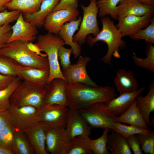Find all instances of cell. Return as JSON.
Returning <instances> with one entry per match:
<instances>
[{
	"instance_id": "1",
	"label": "cell",
	"mask_w": 154,
	"mask_h": 154,
	"mask_svg": "<svg viewBox=\"0 0 154 154\" xmlns=\"http://www.w3.org/2000/svg\"><path fill=\"white\" fill-rule=\"evenodd\" d=\"M68 107L79 110L88 108L115 98V89L108 85L94 87L82 83L68 84L66 88Z\"/></svg>"
},
{
	"instance_id": "2",
	"label": "cell",
	"mask_w": 154,
	"mask_h": 154,
	"mask_svg": "<svg viewBox=\"0 0 154 154\" xmlns=\"http://www.w3.org/2000/svg\"><path fill=\"white\" fill-rule=\"evenodd\" d=\"M29 42L15 40L7 43L0 49V54L8 57L22 66L49 70L46 54L35 52Z\"/></svg>"
},
{
	"instance_id": "3",
	"label": "cell",
	"mask_w": 154,
	"mask_h": 154,
	"mask_svg": "<svg viewBox=\"0 0 154 154\" xmlns=\"http://www.w3.org/2000/svg\"><path fill=\"white\" fill-rule=\"evenodd\" d=\"M102 29L95 37L88 35L86 38L87 44L90 47L93 46L97 41H102L105 42L108 47L106 54L101 59L104 63L112 65V56L120 58V50L125 48L126 42L122 39L121 33L114 25L112 20L109 16H105L101 19Z\"/></svg>"
},
{
	"instance_id": "4",
	"label": "cell",
	"mask_w": 154,
	"mask_h": 154,
	"mask_svg": "<svg viewBox=\"0 0 154 154\" xmlns=\"http://www.w3.org/2000/svg\"><path fill=\"white\" fill-rule=\"evenodd\" d=\"M36 39L35 44L40 51L46 53L48 58L50 71L48 83L56 78L66 81L60 68L58 56L59 47L65 44L64 41L58 35L49 33L39 35Z\"/></svg>"
},
{
	"instance_id": "5",
	"label": "cell",
	"mask_w": 154,
	"mask_h": 154,
	"mask_svg": "<svg viewBox=\"0 0 154 154\" xmlns=\"http://www.w3.org/2000/svg\"><path fill=\"white\" fill-rule=\"evenodd\" d=\"M45 93L44 87L22 81L11 94L10 104L17 107L31 106L37 109L44 104Z\"/></svg>"
},
{
	"instance_id": "6",
	"label": "cell",
	"mask_w": 154,
	"mask_h": 154,
	"mask_svg": "<svg viewBox=\"0 0 154 154\" xmlns=\"http://www.w3.org/2000/svg\"><path fill=\"white\" fill-rule=\"evenodd\" d=\"M78 111L92 128L114 130L117 116L109 112L105 102L97 103L88 108Z\"/></svg>"
},
{
	"instance_id": "7",
	"label": "cell",
	"mask_w": 154,
	"mask_h": 154,
	"mask_svg": "<svg viewBox=\"0 0 154 154\" xmlns=\"http://www.w3.org/2000/svg\"><path fill=\"white\" fill-rule=\"evenodd\" d=\"M89 4L85 6L81 4L83 11V17L79 30L73 36V41L80 45L84 44L87 36L92 34L96 36L100 31L97 21L98 8L97 0H90Z\"/></svg>"
},
{
	"instance_id": "8",
	"label": "cell",
	"mask_w": 154,
	"mask_h": 154,
	"mask_svg": "<svg viewBox=\"0 0 154 154\" xmlns=\"http://www.w3.org/2000/svg\"><path fill=\"white\" fill-rule=\"evenodd\" d=\"M70 108L58 104H43L37 109L38 123L46 127L66 128Z\"/></svg>"
},
{
	"instance_id": "9",
	"label": "cell",
	"mask_w": 154,
	"mask_h": 154,
	"mask_svg": "<svg viewBox=\"0 0 154 154\" xmlns=\"http://www.w3.org/2000/svg\"><path fill=\"white\" fill-rule=\"evenodd\" d=\"M7 110L16 131L24 132L38 123L37 108L34 107H17L10 104Z\"/></svg>"
},
{
	"instance_id": "10",
	"label": "cell",
	"mask_w": 154,
	"mask_h": 154,
	"mask_svg": "<svg viewBox=\"0 0 154 154\" xmlns=\"http://www.w3.org/2000/svg\"><path fill=\"white\" fill-rule=\"evenodd\" d=\"M90 60L89 57L80 55L76 63L71 64L67 69L62 70L68 84L80 83L94 87L98 86L90 78L87 72L86 66Z\"/></svg>"
},
{
	"instance_id": "11",
	"label": "cell",
	"mask_w": 154,
	"mask_h": 154,
	"mask_svg": "<svg viewBox=\"0 0 154 154\" xmlns=\"http://www.w3.org/2000/svg\"><path fill=\"white\" fill-rule=\"evenodd\" d=\"M79 12L77 9H65L51 12L43 25L48 33L58 35L63 25L67 22L77 19Z\"/></svg>"
},
{
	"instance_id": "12",
	"label": "cell",
	"mask_w": 154,
	"mask_h": 154,
	"mask_svg": "<svg viewBox=\"0 0 154 154\" xmlns=\"http://www.w3.org/2000/svg\"><path fill=\"white\" fill-rule=\"evenodd\" d=\"M91 128L78 110L70 108L65 128L66 135L69 141L76 137L89 136Z\"/></svg>"
},
{
	"instance_id": "13",
	"label": "cell",
	"mask_w": 154,
	"mask_h": 154,
	"mask_svg": "<svg viewBox=\"0 0 154 154\" xmlns=\"http://www.w3.org/2000/svg\"><path fill=\"white\" fill-rule=\"evenodd\" d=\"M68 83L60 78H56L44 87V104H58L68 106L66 88Z\"/></svg>"
},
{
	"instance_id": "14",
	"label": "cell",
	"mask_w": 154,
	"mask_h": 154,
	"mask_svg": "<svg viewBox=\"0 0 154 154\" xmlns=\"http://www.w3.org/2000/svg\"><path fill=\"white\" fill-rule=\"evenodd\" d=\"M65 128L61 127L46 128V149L48 153L64 154L69 142L66 135Z\"/></svg>"
},
{
	"instance_id": "15",
	"label": "cell",
	"mask_w": 154,
	"mask_h": 154,
	"mask_svg": "<svg viewBox=\"0 0 154 154\" xmlns=\"http://www.w3.org/2000/svg\"><path fill=\"white\" fill-rule=\"evenodd\" d=\"M153 15L148 14L143 16L129 15L118 20L116 26L123 37L130 36L147 27L154 17Z\"/></svg>"
},
{
	"instance_id": "16",
	"label": "cell",
	"mask_w": 154,
	"mask_h": 154,
	"mask_svg": "<svg viewBox=\"0 0 154 154\" xmlns=\"http://www.w3.org/2000/svg\"><path fill=\"white\" fill-rule=\"evenodd\" d=\"M12 29V33L7 43L15 40L32 42L37 39V27L25 21L21 12Z\"/></svg>"
},
{
	"instance_id": "17",
	"label": "cell",
	"mask_w": 154,
	"mask_h": 154,
	"mask_svg": "<svg viewBox=\"0 0 154 154\" xmlns=\"http://www.w3.org/2000/svg\"><path fill=\"white\" fill-rule=\"evenodd\" d=\"M154 5L143 4L137 0H121L117 5V20L130 15L143 16L154 15Z\"/></svg>"
},
{
	"instance_id": "18",
	"label": "cell",
	"mask_w": 154,
	"mask_h": 154,
	"mask_svg": "<svg viewBox=\"0 0 154 154\" xmlns=\"http://www.w3.org/2000/svg\"><path fill=\"white\" fill-rule=\"evenodd\" d=\"M145 89L143 87L136 91L120 94L118 97L105 102L107 109L111 114L116 116L121 115L129 108L136 97Z\"/></svg>"
},
{
	"instance_id": "19",
	"label": "cell",
	"mask_w": 154,
	"mask_h": 154,
	"mask_svg": "<svg viewBox=\"0 0 154 154\" xmlns=\"http://www.w3.org/2000/svg\"><path fill=\"white\" fill-rule=\"evenodd\" d=\"M114 83L120 94L135 92L138 89V81L132 70L118 69L114 78Z\"/></svg>"
},
{
	"instance_id": "20",
	"label": "cell",
	"mask_w": 154,
	"mask_h": 154,
	"mask_svg": "<svg viewBox=\"0 0 154 154\" xmlns=\"http://www.w3.org/2000/svg\"><path fill=\"white\" fill-rule=\"evenodd\" d=\"M82 18L81 17H78L75 20L65 23L58 35L64 41L65 44L70 46L75 58L80 55L81 49L80 45L73 41V37L75 32L78 29Z\"/></svg>"
},
{
	"instance_id": "21",
	"label": "cell",
	"mask_w": 154,
	"mask_h": 154,
	"mask_svg": "<svg viewBox=\"0 0 154 154\" xmlns=\"http://www.w3.org/2000/svg\"><path fill=\"white\" fill-rule=\"evenodd\" d=\"M136 107L147 125L151 126L153 123L149 120V115L154 112V82H151L147 94L145 96L139 95L135 100Z\"/></svg>"
},
{
	"instance_id": "22",
	"label": "cell",
	"mask_w": 154,
	"mask_h": 154,
	"mask_svg": "<svg viewBox=\"0 0 154 154\" xmlns=\"http://www.w3.org/2000/svg\"><path fill=\"white\" fill-rule=\"evenodd\" d=\"M60 0H44L38 11L24 14L25 20L37 27L42 26L47 16L53 11Z\"/></svg>"
},
{
	"instance_id": "23",
	"label": "cell",
	"mask_w": 154,
	"mask_h": 154,
	"mask_svg": "<svg viewBox=\"0 0 154 154\" xmlns=\"http://www.w3.org/2000/svg\"><path fill=\"white\" fill-rule=\"evenodd\" d=\"M46 127L38 123L24 132L27 135L36 154H48L46 145Z\"/></svg>"
},
{
	"instance_id": "24",
	"label": "cell",
	"mask_w": 154,
	"mask_h": 154,
	"mask_svg": "<svg viewBox=\"0 0 154 154\" xmlns=\"http://www.w3.org/2000/svg\"><path fill=\"white\" fill-rule=\"evenodd\" d=\"M49 70L25 67L19 72V76L23 81L37 86L45 87L48 83Z\"/></svg>"
},
{
	"instance_id": "25",
	"label": "cell",
	"mask_w": 154,
	"mask_h": 154,
	"mask_svg": "<svg viewBox=\"0 0 154 154\" xmlns=\"http://www.w3.org/2000/svg\"><path fill=\"white\" fill-rule=\"evenodd\" d=\"M108 134L107 148L112 154H131L127 139L119 133L113 131Z\"/></svg>"
},
{
	"instance_id": "26",
	"label": "cell",
	"mask_w": 154,
	"mask_h": 154,
	"mask_svg": "<svg viewBox=\"0 0 154 154\" xmlns=\"http://www.w3.org/2000/svg\"><path fill=\"white\" fill-rule=\"evenodd\" d=\"M13 154H35V151L24 132L15 131L11 149Z\"/></svg>"
},
{
	"instance_id": "27",
	"label": "cell",
	"mask_w": 154,
	"mask_h": 154,
	"mask_svg": "<svg viewBox=\"0 0 154 154\" xmlns=\"http://www.w3.org/2000/svg\"><path fill=\"white\" fill-rule=\"evenodd\" d=\"M89 136H78L69 141L64 154H92L89 148L88 138Z\"/></svg>"
},
{
	"instance_id": "28",
	"label": "cell",
	"mask_w": 154,
	"mask_h": 154,
	"mask_svg": "<svg viewBox=\"0 0 154 154\" xmlns=\"http://www.w3.org/2000/svg\"><path fill=\"white\" fill-rule=\"evenodd\" d=\"M153 44L148 43L146 49V57L141 58L137 57L135 54L131 58L136 66L154 73V46Z\"/></svg>"
},
{
	"instance_id": "29",
	"label": "cell",
	"mask_w": 154,
	"mask_h": 154,
	"mask_svg": "<svg viewBox=\"0 0 154 154\" xmlns=\"http://www.w3.org/2000/svg\"><path fill=\"white\" fill-rule=\"evenodd\" d=\"M25 67L11 58L0 54V74L14 77L19 76V71Z\"/></svg>"
},
{
	"instance_id": "30",
	"label": "cell",
	"mask_w": 154,
	"mask_h": 154,
	"mask_svg": "<svg viewBox=\"0 0 154 154\" xmlns=\"http://www.w3.org/2000/svg\"><path fill=\"white\" fill-rule=\"evenodd\" d=\"M121 0H97V6L98 8L99 17L102 18L106 15H110L112 18L117 20V7Z\"/></svg>"
},
{
	"instance_id": "31",
	"label": "cell",
	"mask_w": 154,
	"mask_h": 154,
	"mask_svg": "<svg viewBox=\"0 0 154 154\" xmlns=\"http://www.w3.org/2000/svg\"><path fill=\"white\" fill-rule=\"evenodd\" d=\"M102 135L98 138L92 140L89 137L88 143L89 149L95 154H111L107 148V141L109 130L104 129Z\"/></svg>"
},
{
	"instance_id": "32",
	"label": "cell",
	"mask_w": 154,
	"mask_h": 154,
	"mask_svg": "<svg viewBox=\"0 0 154 154\" xmlns=\"http://www.w3.org/2000/svg\"><path fill=\"white\" fill-rule=\"evenodd\" d=\"M21 82V78L16 76L7 87L0 90V112L7 110L10 104V97Z\"/></svg>"
},
{
	"instance_id": "33",
	"label": "cell",
	"mask_w": 154,
	"mask_h": 154,
	"mask_svg": "<svg viewBox=\"0 0 154 154\" xmlns=\"http://www.w3.org/2000/svg\"><path fill=\"white\" fill-rule=\"evenodd\" d=\"M141 150L146 154H154V131L136 135Z\"/></svg>"
},
{
	"instance_id": "34",
	"label": "cell",
	"mask_w": 154,
	"mask_h": 154,
	"mask_svg": "<svg viewBox=\"0 0 154 154\" xmlns=\"http://www.w3.org/2000/svg\"><path fill=\"white\" fill-rule=\"evenodd\" d=\"M15 131L12 124L0 129V146L11 151Z\"/></svg>"
},
{
	"instance_id": "35",
	"label": "cell",
	"mask_w": 154,
	"mask_h": 154,
	"mask_svg": "<svg viewBox=\"0 0 154 154\" xmlns=\"http://www.w3.org/2000/svg\"><path fill=\"white\" fill-rule=\"evenodd\" d=\"M134 40L144 39L147 42L154 43V17L149 24L146 27L142 29L130 36Z\"/></svg>"
},
{
	"instance_id": "36",
	"label": "cell",
	"mask_w": 154,
	"mask_h": 154,
	"mask_svg": "<svg viewBox=\"0 0 154 154\" xmlns=\"http://www.w3.org/2000/svg\"><path fill=\"white\" fill-rule=\"evenodd\" d=\"M72 52V50L67 48L63 46H61L59 48L58 52V59L60 60V64L62 67V70L67 69L71 64L70 57Z\"/></svg>"
},
{
	"instance_id": "37",
	"label": "cell",
	"mask_w": 154,
	"mask_h": 154,
	"mask_svg": "<svg viewBox=\"0 0 154 154\" xmlns=\"http://www.w3.org/2000/svg\"><path fill=\"white\" fill-rule=\"evenodd\" d=\"M21 11L19 10L8 11L7 9L0 12V26L9 24L16 21Z\"/></svg>"
},
{
	"instance_id": "38",
	"label": "cell",
	"mask_w": 154,
	"mask_h": 154,
	"mask_svg": "<svg viewBox=\"0 0 154 154\" xmlns=\"http://www.w3.org/2000/svg\"><path fill=\"white\" fill-rule=\"evenodd\" d=\"M12 33V26L9 24L0 26V49L7 43Z\"/></svg>"
},
{
	"instance_id": "39",
	"label": "cell",
	"mask_w": 154,
	"mask_h": 154,
	"mask_svg": "<svg viewBox=\"0 0 154 154\" xmlns=\"http://www.w3.org/2000/svg\"><path fill=\"white\" fill-rule=\"evenodd\" d=\"M44 0H26L23 14L33 13L38 11Z\"/></svg>"
},
{
	"instance_id": "40",
	"label": "cell",
	"mask_w": 154,
	"mask_h": 154,
	"mask_svg": "<svg viewBox=\"0 0 154 154\" xmlns=\"http://www.w3.org/2000/svg\"><path fill=\"white\" fill-rule=\"evenodd\" d=\"M78 7V0H60L52 12L62 9H77Z\"/></svg>"
},
{
	"instance_id": "41",
	"label": "cell",
	"mask_w": 154,
	"mask_h": 154,
	"mask_svg": "<svg viewBox=\"0 0 154 154\" xmlns=\"http://www.w3.org/2000/svg\"><path fill=\"white\" fill-rule=\"evenodd\" d=\"M129 146L134 154H143L136 135H129L127 139Z\"/></svg>"
},
{
	"instance_id": "42",
	"label": "cell",
	"mask_w": 154,
	"mask_h": 154,
	"mask_svg": "<svg viewBox=\"0 0 154 154\" xmlns=\"http://www.w3.org/2000/svg\"><path fill=\"white\" fill-rule=\"evenodd\" d=\"M26 0H11L5 5V7L10 11H24Z\"/></svg>"
},
{
	"instance_id": "43",
	"label": "cell",
	"mask_w": 154,
	"mask_h": 154,
	"mask_svg": "<svg viewBox=\"0 0 154 154\" xmlns=\"http://www.w3.org/2000/svg\"><path fill=\"white\" fill-rule=\"evenodd\" d=\"M11 124V118L8 110L0 112V129Z\"/></svg>"
},
{
	"instance_id": "44",
	"label": "cell",
	"mask_w": 154,
	"mask_h": 154,
	"mask_svg": "<svg viewBox=\"0 0 154 154\" xmlns=\"http://www.w3.org/2000/svg\"><path fill=\"white\" fill-rule=\"evenodd\" d=\"M114 131L119 133L126 139L130 135L129 125L122 124L117 121L115 123Z\"/></svg>"
},
{
	"instance_id": "45",
	"label": "cell",
	"mask_w": 154,
	"mask_h": 154,
	"mask_svg": "<svg viewBox=\"0 0 154 154\" xmlns=\"http://www.w3.org/2000/svg\"><path fill=\"white\" fill-rule=\"evenodd\" d=\"M133 117L126 111L119 116L117 117V121L120 123H127L133 125Z\"/></svg>"
},
{
	"instance_id": "46",
	"label": "cell",
	"mask_w": 154,
	"mask_h": 154,
	"mask_svg": "<svg viewBox=\"0 0 154 154\" xmlns=\"http://www.w3.org/2000/svg\"><path fill=\"white\" fill-rule=\"evenodd\" d=\"M133 125L143 129H149L148 126L140 114L133 117Z\"/></svg>"
},
{
	"instance_id": "47",
	"label": "cell",
	"mask_w": 154,
	"mask_h": 154,
	"mask_svg": "<svg viewBox=\"0 0 154 154\" xmlns=\"http://www.w3.org/2000/svg\"><path fill=\"white\" fill-rule=\"evenodd\" d=\"M16 77L0 74V90L7 87Z\"/></svg>"
},
{
	"instance_id": "48",
	"label": "cell",
	"mask_w": 154,
	"mask_h": 154,
	"mask_svg": "<svg viewBox=\"0 0 154 154\" xmlns=\"http://www.w3.org/2000/svg\"><path fill=\"white\" fill-rule=\"evenodd\" d=\"M130 135H136L138 134H145L150 132L151 131L149 130L143 129L137 126L130 125L129 126Z\"/></svg>"
},
{
	"instance_id": "49",
	"label": "cell",
	"mask_w": 154,
	"mask_h": 154,
	"mask_svg": "<svg viewBox=\"0 0 154 154\" xmlns=\"http://www.w3.org/2000/svg\"><path fill=\"white\" fill-rule=\"evenodd\" d=\"M11 0H0V12L3 11L6 9L5 7V5Z\"/></svg>"
},
{
	"instance_id": "50",
	"label": "cell",
	"mask_w": 154,
	"mask_h": 154,
	"mask_svg": "<svg viewBox=\"0 0 154 154\" xmlns=\"http://www.w3.org/2000/svg\"><path fill=\"white\" fill-rule=\"evenodd\" d=\"M141 3L147 5H154V0H137Z\"/></svg>"
},
{
	"instance_id": "51",
	"label": "cell",
	"mask_w": 154,
	"mask_h": 154,
	"mask_svg": "<svg viewBox=\"0 0 154 154\" xmlns=\"http://www.w3.org/2000/svg\"><path fill=\"white\" fill-rule=\"evenodd\" d=\"M0 154H13L11 151L7 149L0 146Z\"/></svg>"
}]
</instances>
